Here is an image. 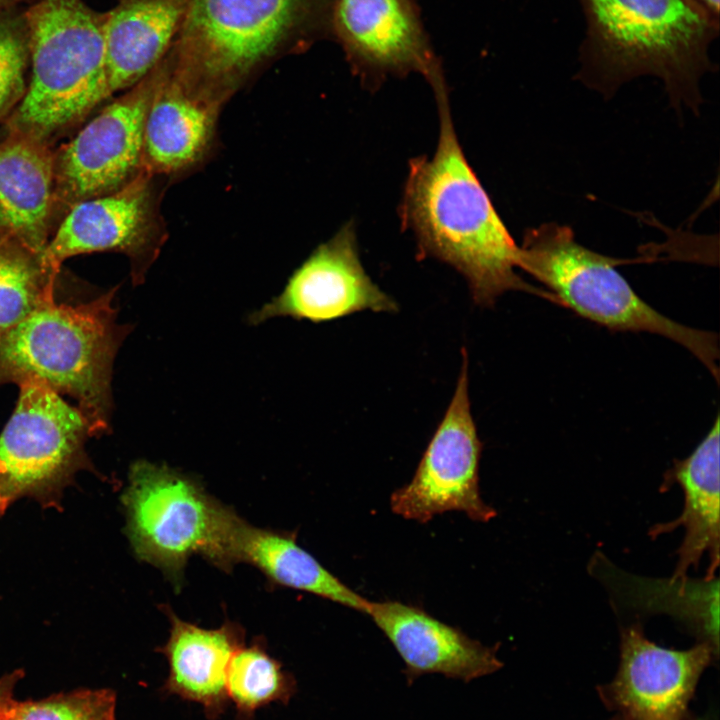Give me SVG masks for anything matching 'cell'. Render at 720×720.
I'll list each match as a JSON object with an SVG mask.
<instances>
[{
	"mask_svg": "<svg viewBox=\"0 0 720 720\" xmlns=\"http://www.w3.org/2000/svg\"><path fill=\"white\" fill-rule=\"evenodd\" d=\"M159 76L160 65L54 150L58 223L76 203L116 192L142 171L145 118Z\"/></svg>",
	"mask_w": 720,
	"mask_h": 720,
	"instance_id": "9",
	"label": "cell"
},
{
	"mask_svg": "<svg viewBox=\"0 0 720 720\" xmlns=\"http://www.w3.org/2000/svg\"><path fill=\"white\" fill-rule=\"evenodd\" d=\"M117 288L77 305L40 306L0 335V384L38 379L72 397L93 436L108 431L112 371L130 328L116 321Z\"/></svg>",
	"mask_w": 720,
	"mask_h": 720,
	"instance_id": "3",
	"label": "cell"
},
{
	"mask_svg": "<svg viewBox=\"0 0 720 720\" xmlns=\"http://www.w3.org/2000/svg\"><path fill=\"white\" fill-rule=\"evenodd\" d=\"M395 312L397 303L366 273L354 225L347 223L294 271L282 292L251 313L248 322L276 317L321 323L357 312Z\"/></svg>",
	"mask_w": 720,
	"mask_h": 720,
	"instance_id": "12",
	"label": "cell"
},
{
	"mask_svg": "<svg viewBox=\"0 0 720 720\" xmlns=\"http://www.w3.org/2000/svg\"><path fill=\"white\" fill-rule=\"evenodd\" d=\"M719 416L713 427L695 450L685 459L676 461L664 475L661 489L677 484L683 491L684 506L681 515L669 522L653 526V538L684 528V537L676 551L677 563L673 581H686L691 568H698L707 554L709 565L706 581H712L719 567Z\"/></svg>",
	"mask_w": 720,
	"mask_h": 720,
	"instance_id": "18",
	"label": "cell"
},
{
	"mask_svg": "<svg viewBox=\"0 0 720 720\" xmlns=\"http://www.w3.org/2000/svg\"><path fill=\"white\" fill-rule=\"evenodd\" d=\"M334 32L354 70L366 80L420 73L444 80L413 0H334Z\"/></svg>",
	"mask_w": 720,
	"mask_h": 720,
	"instance_id": "13",
	"label": "cell"
},
{
	"mask_svg": "<svg viewBox=\"0 0 720 720\" xmlns=\"http://www.w3.org/2000/svg\"><path fill=\"white\" fill-rule=\"evenodd\" d=\"M23 676V670H15L0 677V704L13 697L14 689Z\"/></svg>",
	"mask_w": 720,
	"mask_h": 720,
	"instance_id": "26",
	"label": "cell"
},
{
	"mask_svg": "<svg viewBox=\"0 0 720 720\" xmlns=\"http://www.w3.org/2000/svg\"><path fill=\"white\" fill-rule=\"evenodd\" d=\"M236 562H248L279 585L315 594L366 613L369 600L357 594L301 548L295 537L240 520L234 536Z\"/></svg>",
	"mask_w": 720,
	"mask_h": 720,
	"instance_id": "21",
	"label": "cell"
},
{
	"mask_svg": "<svg viewBox=\"0 0 720 720\" xmlns=\"http://www.w3.org/2000/svg\"><path fill=\"white\" fill-rule=\"evenodd\" d=\"M226 687L229 700L235 704L237 720H253L256 710L263 706L272 702L288 704L296 692V680L255 641L234 653Z\"/></svg>",
	"mask_w": 720,
	"mask_h": 720,
	"instance_id": "23",
	"label": "cell"
},
{
	"mask_svg": "<svg viewBox=\"0 0 720 720\" xmlns=\"http://www.w3.org/2000/svg\"><path fill=\"white\" fill-rule=\"evenodd\" d=\"M58 273L46 264L43 253L0 236V335L40 306L55 301Z\"/></svg>",
	"mask_w": 720,
	"mask_h": 720,
	"instance_id": "22",
	"label": "cell"
},
{
	"mask_svg": "<svg viewBox=\"0 0 720 720\" xmlns=\"http://www.w3.org/2000/svg\"><path fill=\"white\" fill-rule=\"evenodd\" d=\"M151 175L141 171L116 192L73 205L56 226L43 256L56 272L66 259L92 252H120L130 258L140 283L161 241Z\"/></svg>",
	"mask_w": 720,
	"mask_h": 720,
	"instance_id": "11",
	"label": "cell"
},
{
	"mask_svg": "<svg viewBox=\"0 0 720 720\" xmlns=\"http://www.w3.org/2000/svg\"><path fill=\"white\" fill-rule=\"evenodd\" d=\"M30 42L25 10L0 13V122H5L25 95Z\"/></svg>",
	"mask_w": 720,
	"mask_h": 720,
	"instance_id": "25",
	"label": "cell"
},
{
	"mask_svg": "<svg viewBox=\"0 0 720 720\" xmlns=\"http://www.w3.org/2000/svg\"><path fill=\"white\" fill-rule=\"evenodd\" d=\"M587 36L583 81L608 93L649 74L662 79L671 103L698 111V82L712 66L708 46L717 16L694 0H582Z\"/></svg>",
	"mask_w": 720,
	"mask_h": 720,
	"instance_id": "2",
	"label": "cell"
},
{
	"mask_svg": "<svg viewBox=\"0 0 720 720\" xmlns=\"http://www.w3.org/2000/svg\"><path fill=\"white\" fill-rule=\"evenodd\" d=\"M25 17L31 76L5 128L53 146L109 98L105 13L83 0H32Z\"/></svg>",
	"mask_w": 720,
	"mask_h": 720,
	"instance_id": "4",
	"label": "cell"
},
{
	"mask_svg": "<svg viewBox=\"0 0 720 720\" xmlns=\"http://www.w3.org/2000/svg\"><path fill=\"white\" fill-rule=\"evenodd\" d=\"M57 224L54 149L7 132L0 141V236L44 253Z\"/></svg>",
	"mask_w": 720,
	"mask_h": 720,
	"instance_id": "17",
	"label": "cell"
},
{
	"mask_svg": "<svg viewBox=\"0 0 720 720\" xmlns=\"http://www.w3.org/2000/svg\"><path fill=\"white\" fill-rule=\"evenodd\" d=\"M170 620L168 641L159 649L169 665L161 690L200 704L208 720H218L229 705L227 671L244 632L232 624L205 629L174 614Z\"/></svg>",
	"mask_w": 720,
	"mask_h": 720,
	"instance_id": "19",
	"label": "cell"
},
{
	"mask_svg": "<svg viewBox=\"0 0 720 720\" xmlns=\"http://www.w3.org/2000/svg\"><path fill=\"white\" fill-rule=\"evenodd\" d=\"M22 1L24 0H0V13L15 8Z\"/></svg>",
	"mask_w": 720,
	"mask_h": 720,
	"instance_id": "28",
	"label": "cell"
},
{
	"mask_svg": "<svg viewBox=\"0 0 720 720\" xmlns=\"http://www.w3.org/2000/svg\"><path fill=\"white\" fill-rule=\"evenodd\" d=\"M714 16L719 14V0H694Z\"/></svg>",
	"mask_w": 720,
	"mask_h": 720,
	"instance_id": "27",
	"label": "cell"
},
{
	"mask_svg": "<svg viewBox=\"0 0 720 720\" xmlns=\"http://www.w3.org/2000/svg\"><path fill=\"white\" fill-rule=\"evenodd\" d=\"M439 112L434 155L409 162L400 215L413 232L419 256L449 264L467 280L474 302L491 306L508 291H524L558 304L548 290L517 273L520 246L468 164L453 125L445 82L433 86Z\"/></svg>",
	"mask_w": 720,
	"mask_h": 720,
	"instance_id": "1",
	"label": "cell"
},
{
	"mask_svg": "<svg viewBox=\"0 0 720 720\" xmlns=\"http://www.w3.org/2000/svg\"><path fill=\"white\" fill-rule=\"evenodd\" d=\"M18 386L16 407L0 435V490L10 502L31 497L56 506L76 472L90 466L85 442L91 428L44 382L26 379Z\"/></svg>",
	"mask_w": 720,
	"mask_h": 720,
	"instance_id": "7",
	"label": "cell"
},
{
	"mask_svg": "<svg viewBox=\"0 0 720 720\" xmlns=\"http://www.w3.org/2000/svg\"><path fill=\"white\" fill-rule=\"evenodd\" d=\"M128 478L122 502L127 535L139 559L175 581L194 554L224 570L236 563L234 536L241 518L198 482L146 460L135 462Z\"/></svg>",
	"mask_w": 720,
	"mask_h": 720,
	"instance_id": "6",
	"label": "cell"
},
{
	"mask_svg": "<svg viewBox=\"0 0 720 720\" xmlns=\"http://www.w3.org/2000/svg\"><path fill=\"white\" fill-rule=\"evenodd\" d=\"M116 694L112 689H77L40 700L0 704V720H115Z\"/></svg>",
	"mask_w": 720,
	"mask_h": 720,
	"instance_id": "24",
	"label": "cell"
},
{
	"mask_svg": "<svg viewBox=\"0 0 720 720\" xmlns=\"http://www.w3.org/2000/svg\"><path fill=\"white\" fill-rule=\"evenodd\" d=\"M714 649L711 642L668 649L647 639L639 624L624 628L609 688L613 703L628 720H681Z\"/></svg>",
	"mask_w": 720,
	"mask_h": 720,
	"instance_id": "14",
	"label": "cell"
},
{
	"mask_svg": "<svg viewBox=\"0 0 720 720\" xmlns=\"http://www.w3.org/2000/svg\"><path fill=\"white\" fill-rule=\"evenodd\" d=\"M311 0H189L177 64L225 95L298 24Z\"/></svg>",
	"mask_w": 720,
	"mask_h": 720,
	"instance_id": "8",
	"label": "cell"
},
{
	"mask_svg": "<svg viewBox=\"0 0 720 720\" xmlns=\"http://www.w3.org/2000/svg\"><path fill=\"white\" fill-rule=\"evenodd\" d=\"M617 263L578 243L568 226L553 222L529 229L520 246L519 269L549 288L558 304L610 330L666 337L698 358L718 382L717 335L655 310L617 271Z\"/></svg>",
	"mask_w": 720,
	"mask_h": 720,
	"instance_id": "5",
	"label": "cell"
},
{
	"mask_svg": "<svg viewBox=\"0 0 720 720\" xmlns=\"http://www.w3.org/2000/svg\"><path fill=\"white\" fill-rule=\"evenodd\" d=\"M226 97L176 63L161 65L145 118L142 171L172 174L199 161Z\"/></svg>",
	"mask_w": 720,
	"mask_h": 720,
	"instance_id": "15",
	"label": "cell"
},
{
	"mask_svg": "<svg viewBox=\"0 0 720 720\" xmlns=\"http://www.w3.org/2000/svg\"><path fill=\"white\" fill-rule=\"evenodd\" d=\"M189 0H121L105 13V71L110 97L160 64Z\"/></svg>",
	"mask_w": 720,
	"mask_h": 720,
	"instance_id": "20",
	"label": "cell"
},
{
	"mask_svg": "<svg viewBox=\"0 0 720 720\" xmlns=\"http://www.w3.org/2000/svg\"><path fill=\"white\" fill-rule=\"evenodd\" d=\"M4 472V466L0 462V476ZM10 501L2 494L0 490V516L5 512L6 508L8 507Z\"/></svg>",
	"mask_w": 720,
	"mask_h": 720,
	"instance_id": "29",
	"label": "cell"
},
{
	"mask_svg": "<svg viewBox=\"0 0 720 720\" xmlns=\"http://www.w3.org/2000/svg\"><path fill=\"white\" fill-rule=\"evenodd\" d=\"M365 614L401 656L409 682L427 673L468 682L503 665L497 647L483 645L419 607L398 601H369Z\"/></svg>",
	"mask_w": 720,
	"mask_h": 720,
	"instance_id": "16",
	"label": "cell"
},
{
	"mask_svg": "<svg viewBox=\"0 0 720 720\" xmlns=\"http://www.w3.org/2000/svg\"><path fill=\"white\" fill-rule=\"evenodd\" d=\"M462 356L455 392L414 476L391 495L392 511L405 519L426 523L459 511L473 521L488 522L497 514L480 494L482 443L471 414L465 350Z\"/></svg>",
	"mask_w": 720,
	"mask_h": 720,
	"instance_id": "10",
	"label": "cell"
}]
</instances>
